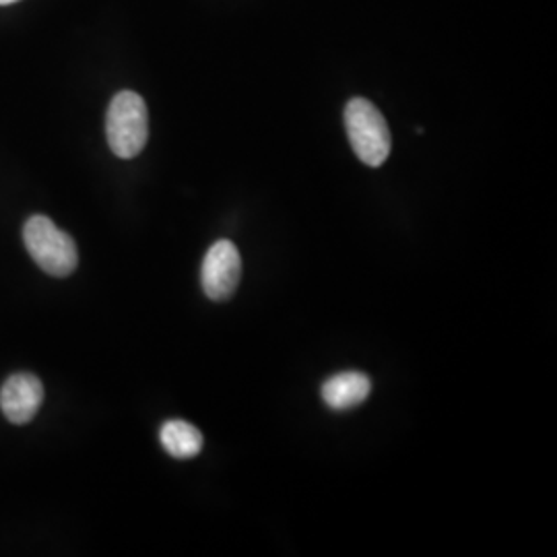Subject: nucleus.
Instances as JSON below:
<instances>
[{"mask_svg":"<svg viewBox=\"0 0 557 557\" xmlns=\"http://www.w3.org/2000/svg\"><path fill=\"white\" fill-rule=\"evenodd\" d=\"M23 242L29 257L44 273L52 277H69L79 264L77 244L69 234L60 232L54 221L46 215H34L23 225Z\"/></svg>","mask_w":557,"mask_h":557,"instance_id":"f257e3e1","label":"nucleus"},{"mask_svg":"<svg viewBox=\"0 0 557 557\" xmlns=\"http://www.w3.org/2000/svg\"><path fill=\"white\" fill-rule=\"evenodd\" d=\"M106 135L112 153L120 160H133L149 139V112L135 91H120L108 108Z\"/></svg>","mask_w":557,"mask_h":557,"instance_id":"f03ea898","label":"nucleus"},{"mask_svg":"<svg viewBox=\"0 0 557 557\" xmlns=\"http://www.w3.org/2000/svg\"><path fill=\"white\" fill-rule=\"evenodd\" d=\"M347 137L359 161L380 168L391 156V131L379 108L372 101L354 98L345 106Z\"/></svg>","mask_w":557,"mask_h":557,"instance_id":"7ed1b4c3","label":"nucleus"},{"mask_svg":"<svg viewBox=\"0 0 557 557\" xmlns=\"http://www.w3.org/2000/svg\"><path fill=\"white\" fill-rule=\"evenodd\" d=\"M242 277V259L238 248L230 239L215 242L200 269V283L205 296L213 301H225L234 296Z\"/></svg>","mask_w":557,"mask_h":557,"instance_id":"20e7f679","label":"nucleus"},{"mask_svg":"<svg viewBox=\"0 0 557 557\" xmlns=\"http://www.w3.org/2000/svg\"><path fill=\"white\" fill-rule=\"evenodd\" d=\"M41 400H44L41 380L29 372L9 376L0 388V409L4 418L15 425L29 423L36 418Z\"/></svg>","mask_w":557,"mask_h":557,"instance_id":"39448f33","label":"nucleus"},{"mask_svg":"<svg viewBox=\"0 0 557 557\" xmlns=\"http://www.w3.org/2000/svg\"><path fill=\"white\" fill-rule=\"evenodd\" d=\"M372 393V382L363 372H341L322 384V400L335 411H349L361 405Z\"/></svg>","mask_w":557,"mask_h":557,"instance_id":"423d86ee","label":"nucleus"},{"mask_svg":"<svg viewBox=\"0 0 557 557\" xmlns=\"http://www.w3.org/2000/svg\"><path fill=\"white\" fill-rule=\"evenodd\" d=\"M161 446L170 457L186 460L195 458L202 450V434L199 428L184 419H170L161 425L160 430Z\"/></svg>","mask_w":557,"mask_h":557,"instance_id":"0eeeda50","label":"nucleus"},{"mask_svg":"<svg viewBox=\"0 0 557 557\" xmlns=\"http://www.w3.org/2000/svg\"><path fill=\"white\" fill-rule=\"evenodd\" d=\"M13 2H17V0H0V4H13Z\"/></svg>","mask_w":557,"mask_h":557,"instance_id":"6e6552de","label":"nucleus"}]
</instances>
